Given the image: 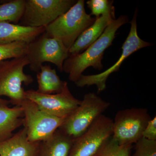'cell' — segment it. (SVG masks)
Instances as JSON below:
<instances>
[{
	"label": "cell",
	"mask_w": 156,
	"mask_h": 156,
	"mask_svg": "<svg viewBox=\"0 0 156 156\" xmlns=\"http://www.w3.org/2000/svg\"><path fill=\"white\" fill-rule=\"evenodd\" d=\"M115 19V15L108 14L95 18L94 23L84 31L69 50V56L83 52L100 37L106 27Z\"/></svg>",
	"instance_id": "4fadbf2b"
},
{
	"label": "cell",
	"mask_w": 156,
	"mask_h": 156,
	"mask_svg": "<svg viewBox=\"0 0 156 156\" xmlns=\"http://www.w3.org/2000/svg\"><path fill=\"white\" fill-rule=\"evenodd\" d=\"M95 20V17L87 14L85 1L78 0L67 12L45 27L44 33L48 37L58 39L69 50Z\"/></svg>",
	"instance_id": "7a4b0ae2"
},
{
	"label": "cell",
	"mask_w": 156,
	"mask_h": 156,
	"mask_svg": "<svg viewBox=\"0 0 156 156\" xmlns=\"http://www.w3.org/2000/svg\"><path fill=\"white\" fill-rule=\"evenodd\" d=\"M37 81L39 93L44 94H54L61 92L68 83L62 80L57 75L56 69L49 65H43L37 73Z\"/></svg>",
	"instance_id": "2e32d148"
},
{
	"label": "cell",
	"mask_w": 156,
	"mask_h": 156,
	"mask_svg": "<svg viewBox=\"0 0 156 156\" xmlns=\"http://www.w3.org/2000/svg\"><path fill=\"white\" fill-rule=\"evenodd\" d=\"M128 22V16L121 15L114 19L105 29L100 37L83 52L69 56L63 63L62 71L69 74V80L76 83L87 68H103L101 61L105 51L112 44L118 30Z\"/></svg>",
	"instance_id": "6da1fadb"
},
{
	"label": "cell",
	"mask_w": 156,
	"mask_h": 156,
	"mask_svg": "<svg viewBox=\"0 0 156 156\" xmlns=\"http://www.w3.org/2000/svg\"><path fill=\"white\" fill-rule=\"evenodd\" d=\"M73 140L57 129L49 139L42 141L37 156H68Z\"/></svg>",
	"instance_id": "e0dca14e"
},
{
	"label": "cell",
	"mask_w": 156,
	"mask_h": 156,
	"mask_svg": "<svg viewBox=\"0 0 156 156\" xmlns=\"http://www.w3.org/2000/svg\"><path fill=\"white\" fill-rule=\"evenodd\" d=\"M75 0H25L24 11L19 25L46 27L76 2Z\"/></svg>",
	"instance_id": "52a82bcc"
},
{
	"label": "cell",
	"mask_w": 156,
	"mask_h": 156,
	"mask_svg": "<svg viewBox=\"0 0 156 156\" xmlns=\"http://www.w3.org/2000/svg\"><path fill=\"white\" fill-rule=\"evenodd\" d=\"M132 156H156V140L142 137L135 144V152Z\"/></svg>",
	"instance_id": "7402d4cb"
},
{
	"label": "cell",
	"mask_w": 156,
	"mask_h": 156,
	"mask_svg": "<svg viewBox=\"0 0 156 156\" xmlns=\"http://www.w3.org/2000/svg\"><path fill=\"white\" fill-rule=\"evenodd\" d=\"M29 64L25 55L0 61V97H9L15 106H20L26 98L23 83L28 86L34 82L32 76L23 71Z\"/></svg>",
	"instance_id": "3957f363"
},
{
	"label": "cell",
	"mask_w": 156,
	"mask_h": 156,
	"mask_svg": "<svg viewBox=\"0 0 156 156\" xmlns=\"http://www.w3.org/2000/svg\"><path fill=\"white\" fill-rule=\"evenodd\" d=\"M10 104L9 100H5L0 97V106H8Z\"/></svg>",
	"instance_id": "cb8c5ba5"
},
{
	"label": "cell",
	"mask_w": 156,
	"mask_h": 156,
	"mask_svg": "<svg viewBox=\"0 0 156 156\" xmlns=\"http://www.w3.org/2000/svg\"><path fill=\"white\" fill-rule=\"evenodd\" d=\"M142 137L151 140H156V117L151 119L142 134Z\"/></svg>",
	"instance_id": "603a6c76"
},
{
	"label": "cell",
	"mask_w": 156,
	"mask_h": 156,
	"mask_svg": "<svg viewBox=\"0 0 156 156\" xmlns=\"http://www.w3.org/2000/svg\"><path fill=\"white\" fill-rule=\"evenodd\" d=\"M137 9L134 12V16L131 21V28L128 37L122 46V54L116 63L103 72L95 75H83L75 83L77 87H83L85 86L95 85L98 92H102L106 89V81L109 76L112 73L118 71L122 63L132 53L142 48L151 45V43L140 39L137 31Z\"/></svg>",
	"instance_id": "9c48e42d"
},
{
	"label": "cell",
	"mask_w": 156,
	"mask_h": 156,
	"mask_svg": "<svg viewBox=\"0 0 156 156\" xmlns=\"http://www.w3.org/2000/svg\"><path fill=\"white\" fill-rule=\"evenodd\" d=\"M24 112L21 106H0V142L10 138L23 125Z\"/></svg>",
	"instance_id": "9a60e30c"
},
{
	"label": "cell",
	"mask_w": 156,
	"mask_h": 156,
	"mask_svg": "<svg viewBox=\"0 0 156 156\" xmlns=\"http://www.w3.org/2000/svg\"><path fill=\"white\" fill-rule=\"evenodd\" d=\"M113 120L102 115L76 139L68 156H95L112 135Z\"/></svg>",
	"instance_id": "30bf717a"
},
{
	"label": "cell",
	"mask_w": 156,
	"mask_h": 156,
	"mask_svg": "<svg viewBox=\"0 0 156 156\" xmlns=\"http://www.w3.org/2000/svg\"><path fill=\"white\" fill-rule=\"evenodd\" d=\"M25 56L31 70L37 73L45 62L53 63L62 72L63 63L69 55L68 49L60 41L44 33L27 44Z\"/></svg>",
	"instance_id": "5b68a950"
},
{
	"label": "cell",
	"mask_w": 156,
	"mask_h": 156,
	"mask_svg": "<svg viewBox=\"0 0 156 156\" xmlns=\"http://www.w3.org/2000/svg\"><path fill=\"white\" fill-rule=\"evenodd\" d=\"M132 145H121L110 137L95 156H131Z\"/></svg>",
	"instance_id": "d6986e66"
},
{
	"label": "cell",
	"mask_w": 156,
	"mask_h": 156,
	"mask_svg": "<svg viewBox=\"0 0 156 156\" xmlns=\"http://www.w3.org/2000/svg\"><path fill=\"white\" fill-rule=\"evenodd\" d=\"M25 6V0H13L0 4V23L19 24Z\"/></svg>",
	"instance_id": "ac0fdd59"
},
{
	"label": "cell",
	"mask_w": 156,
	"mask_h": 156,
	"mask_svg": "<svg viewBox=\"0 0 156 156\" xmlns=\"http://www.w3.org/2000/svg\"><path fill=\"white\" fill-rule=\"evenodd\" d=\"M151 119L146 108L119 110L113 121L112 138L120 145H132L142 138L144 130Z\"/></svg>",
	"instance_id": "8992f818"
},
{
	"label": "cell",
	"mask_w": 156,
	"mask_h": 156,
	"mask_svg": "<svg viewBox=\"0 0 156 156\" xmlns=\"http://www.w3.org/2000/svg\"><path fill=\"white\" fill-rule=\"evenodd\" d=\"M41 142L27 139L23 127L10 138L0 142V156H37Z\"/></svg>",
	"instance_id": "7c38bea8"
},
{
	"label": "cell",
	"mask_w": 156,
	"mask_h": 156,
	"mask_svg": "<svg viewBox=\"0 0 156 156\" xmlns=\"http://www.w3.org/2000/svg\"><path fill=\"white\" fill-rule=\"evenodd\" d=\"M113 4V1L108 0H90L87 2V6L91 10L90 15H94L95 18L108 14L115 15V7Z\"/></svg>",
	"instance_id": "44dd1931"
},
{
	"label": "cell",
	"mask_w": 156,
	"mask_h": 156,
	"mask_svg": "<svg viewBox=\"0 0 156 156\" xmlns=\"http://www.w3.org/2000/svg\"><path fill=\"white\" fill-rule=\"evenodd\" d=\"M26 98L33 101L42 111L58 118L66 119L77 108L81 101L72 94L67 85L60 93L44 94L33 90L25 91Z\"/></svg>",
	"instance_id": "8fae6325"
},
{
	"label": "cell",
	"mask_w": 156,
	"mask_h": 156,
	"mask_svg": "<svg viewBox=\"0 0 156 156\" xmlns=\"http://www.w3.org/2000/svg\"><path fill=\"white\" fill-rule=\"evenodd\" d=\"M45 31V27H28L9 22L0 23V44L15 42L28 44Z\"/></svg>",
	"instance_id": "5bb4252c"
},
{
	"label": "cell",
	"mask_w": 156,
	"mask_h": 156,
	"mask_svg": "<svg viewBox=\"0 0 156 156\" xmlns=\"http://www.w3.org/2000/svg\"><path fill=\"white\" fill-rule=\"evenodd\" d=\"M110 103L94 93H87L80 105L58 129L72 140L85 133Z\"/></svg>",
	"instance_id": "277c9868"
},
{
	"label": "cell",
	"mask_w": 156,
	"mask_h": 156,
	"mask_svg": "<svg viewBox=\"0 0 156 156\" xmlns=\"http://www.w3.org/2000/svg\"><path fill=\"white\" fill-rule=\"evenodd\" d=\"M20 106L24 112L23 126L26 128L27 139L31 142H42L49 139L66 119L42 111L27 98Z\"/></svg>",
	"instance_id": "ba28073f"
},
{
	"label": "cell",
	"mask_w": 156,
	"mask_h": 156,
	"mask_svg": "<svg viewBox=\"0 0 156 156\" xmlns=\"http://www.w3.org/2000/svg\"><path fill=\"white\" fill-rule=\"evenodd\" d=\"M27 44L23 42L0 44V61L24 56Z\"/></svg>",
	"instance_id": "ffe728a7"
}]
</instances>
